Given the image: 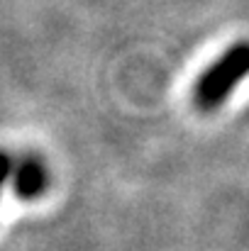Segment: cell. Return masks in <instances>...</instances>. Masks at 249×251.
<instances>
[{"mask_svg":"<svg viewBox=\"0 0 249 251\" xmlns=\"http://www.w3.org/2000/svg\"><path fill=\"white\" fill-rule=\"evenodd\" d=\"M249 74V44H237L230 49L195 85V102L203 110H213L232 93V88Z\"/></svg>","mask_w":249,"mask_h":251,"instance_id":"6da1fadb","label":"cell"},{"mask_svg":"<svg viewBox=\"0 0 249 251\" xmlns=\"http://www.w3.org/2000/svg\"><path fill=\"white\" fill-rule=\"evenodd\" d=\"M47 178H44V171L37 161H25L22 166L17 168V180H15V188L22 198H34L37 193H42Z\"/></svg>","mask_w":249,"mask_h":251,"instance_id":"7a4b0ae2","label":"cell"},{"mask_svg":"<svg viewBox=\"0 0 249 251\" xmlns=\"http://www.w3.org/2000/svg\"><path fill=\"white\" fill-rule=\"evenodd\" d=\"M10 171H12V161H10V156L0 151V185L5 183V178H7V173H10Z\"/></svg>","mask_w":249,"mask_h":251,"instance_id":"3957f363","label":"cell"}]
</instances>
